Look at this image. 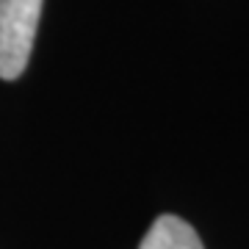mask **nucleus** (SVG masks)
Instances as JSON below:
<instances>
[{
	"label": "nucleus",
	"instance_id": "2",
	"mask_svg": "<svg viewBox=\"0 0 249 249\" xmlns=\"http://www.w3.org/2000/svg\"><path fill=\"white\" fill-rule=\"evenodd\" d=\"M139 249H205L196 230L178 216H158Z\"/></svg>",
	"mask_w": 249,
	"mask_h": 249
},
{
	"label": "nucleus",
	"instance_id": "1",
	"mask_svg": "<svg viewBox=\"0 0 249 249\" xmlns=\"http://www.w3.org/2000/svg\"><path fill=\"white\" fill-rule=\"evenodd\" d=\"M45 0H0V78L14 80L28 67Z\"/></svg>",
	"mask_w": 249,
	"mask_h": 249
}]
</instances>
